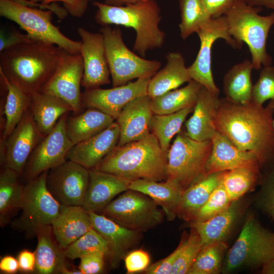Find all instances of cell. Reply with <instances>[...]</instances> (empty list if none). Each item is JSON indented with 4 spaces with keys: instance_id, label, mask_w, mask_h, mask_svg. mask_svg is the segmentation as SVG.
<instances>
[{
    "instance_id": "cell-28",
    "label": "cell",
    "mask_w": 274,
    "mask_h": 274,
    "mask_svg": "<svg viewBox=\"0 0 274 274\" xmlns=\"http://www.w3.org/2000/svg\"><path fill=\"white\" fill-rule=\"evenodd\" d=\"M166 59L165 66L151 77L149 82L147 92L151 98L176 89L192 80L181 53H168Z\"/></svg>"
},
{
    "instance_id": "cell-33",
    "label": "cell",
    "mask_w": 274,
    "mask_h": 274,
    "mask_svg": "<svg viewBox=\"0 0 274 274\" xmlns=\"http://www.w3.org/2000/svg\"><path fill=\"white\" fill-rule=\"evenodd\" d=\"M253 69L251 60L246 59L234 65L226 72L222 85L225 97L240 104L251 101Z\"/></svg>"
},
{
    "instance_id": "cell-34",
    "label": "cell",
    "mask_w": 274,
    "mask_h": 274,
    "mask_svg": "<svg viewBox=\"0 0 274 274\" xmlns=\"http://www.w3.org/2000/svg\"><path fill=\"white\" fill-rule=\"evenodd\" d=\"M202 86L192 80L184 87L169 91L151 99L154 114H172L188 107H194Z\"/></svg>"
},
{
    "instance_id": "cell-52",
    "label": "cell",
    "mask_w": 274,
    "mask_h": 274,
    "mask_svg": "<svg viewBox=\"0 0 274 274\" xmlns=\"http://www.w3.org/2000/svg\"><path fill=\"white\" fill-rule=\"evenodd\" d=\"M17 258L20 271L25 272L36 271V257L35 251L32 252L27 249L23 250L19 252Z\"/></svg>"
},
{
    "instance_id": "cell-32",
    "label": "cell",
    "mask_w": 274,
    "mask_h": 274,
    "mask_svg": "<svg viewBox=\"0 0 274 274\" xmlns=\"http://www.w3.org/2000/svg\"><path fill=\"white\" fill-rule=\"evenodd\" d=\"M114 120L103 112L89 108L77 116L67 117L66 132L74 146L101 132Z\"/></svg>"
},
{
    "instance_id": "cell-57",
    "label": "cell",
    "mask_w": 274,
    "mask_h": 274,
    "mask_svg": "<svg viewBox=\"0 0 274 274\" xmlns=\"http://www.w3.org/2000/svg\"><path fill=\"white\" fill-rule=\"evenodd\" d=\"M13 2H14L15 3L25 5L27 6L29 4V1L28 0H11ZM33 3H38V2L42 1V0H29Z\"/></svg>"
},
{
    "instance_id": "cell-24",
    "label": "cell",
    "mask_w": 274,
    "mask_h": 274,
    "mask_svg": "<svg viewBox=\"0 0 274 274\" xmlns=\"http://www.w3.org/2000/svg\"><path fill=\"white\" fill-rule=\"evenodd\" d=\"M220 99L201 87L193 114L185 123L186 133L190 138L200 142L212 140L217 131L215 123Z\"/></svg>"
},
{
    "instance_id": "cell-18",
    "label": "cell",
    "mask_w": 274,
    "mask_h": 274,
    "mask_svg": "<svg viewBox=\"0 0 274 274\" xmlns=\"http://www.w3.org/2000/svg\"><path fill=\"white\" fill-rule=\"evenodd\" d=\"M81 38L80 54L84 73L81 86L86 90L109 84L110 71L101 33H94L82 27L78 29Z\"/></svg>"
},
{
    "instance_id": "cell-2",
    "label": "cell",
    "mask_w": 274,
    "mask_h": 274,
    "mask_svg": "<svg viewBox=\"0 0 274 274\" xmlns=\"http://www.w3.org/2000/svg\"><path fill=\"white\" fill-rule=\"evenodd\" d=\"M67 52L48 42H24L1 52L0 73L31 95L41 91Z\"/></svg>"
},
{
    "instance_id": "cell-48",
    "label": "cell",
    "mask_w": 274,
    "mask_h": 274,
    "mask_svg": "<svg viewBox=\"0 0 274 274\" xmlns=\"http://www.w3.org/2000/svg\"><path fill=\"white\" fill-rule=\"evenodd\" d=\"M103 252H95L80 258L79 269L82 274H97L100 273L104 267L105 257Z\"/></svg>"
},
{
    "instance_id": "cell-17",
    "label": "cell",
    "mask_w": 274,
    "mask_h": 274,
    "mask_svg": "<svg viewBox=\"0 0 274 274\" xmlns=\"http://www.w3.org/2000/svg\"><path fill=\"white\" fill-rule=\"evenodd\" d=\"M151 77H144L132 82L113 87L86 90L82 95V106L99 110L116 120L123 108L133 99L148 95Z\"/></svg>"
},
{
    "instance_id": "cell-41",
    "label": "cell",
    "mask_w": 274,
    "mask_h": 274,
    "mask_svg": "<svg viewBox=\"0 0 274 274\" xmlns=\"http://www.w3.org/2000/svg\"><path fill=\"white\" fill-rule=\"evenodd\" d=\"M65 256L70 259L103 252L110 255V248L106 239L93 228L63 250Z\"/></svg>"
},
{
    "instance_id": "cell-55",
    "label": "cell",
    "mask_w": 274,
    "mask_h": 274,
    "mask_svg": "<svg viewBox=\"0 0 274 274\" xmlns=\"http://www.w3.org/2000/svg\"><path fill=\"white\" fill-rule=\"evenodd\" d=\"M148 0H106L105 3L114 6H122Z\"/></svg>"
},
{
    "instance_id": "cell-59",
    "label": "cell",
    "mask_w": 274,
    "mask_h": 274,
    "mask_svg": "<svg viewBox=\"0 0 274 274\" xmlns=\"http://www.w3.org/2000/svg\"><path fill=\"white\" fill-rule=\"evenodd\" d=\"M87 1L89 2L92 1H94V0H87Z\"/></svg>"
},
{
    "instance_id": "cell-10",
    "label": "cell",
    "mask_w": 274,
    "mask_h": 274,
    "mask_svg": "<svg viewBox=\"0 0 274 274\" xmlns=\"http://www.w3.org/2000/svg\"><path fill=\"white\" fill-rule=\"evenodd\" d=\"M101 211L118 224L141 233L160 224L163 213L149 196L128 189L111 201Z\"/></svg>"
},
{
    "instance_id": "cell-29",
    "label": "cell",
    "mask_w": 274,
    "mask_h": 274,
    "mask_svg": "<svg viewBox=\"0 0 274 274\" xmlns=\"http://www.w3.org/2000/svg\"><path fill=\"white\" fill-rule=\"evenodd\" d=\"M224 172L207 174L184 190L177 209V216L191 222L221 183Z\"/></svg>"
},
{
    "instance_id": "cell-9",
    "label": "cell",
    "mask_w": 274,
    "mask_h": 274,
    "mask_svg": "<svg viewBox=\"0 0 274 274\" xmlns=\"http://www.w3.org/2000/svg\"><path fill=\"white\" fill-rule=\"evenodd\" d=\"M212 147L211 140L197 141L180 131L167 154V179L177 181L184 191L207 175L206 164Z\"/></svg>"
},
{
    "instance_id": "cell-56",
    "label": "cell",
    "mask_w": 274,
    "mask_h": 274,
    "mask_svg": "<svg viewBox=\"0 0 274 274\" xmlns=\"http://www.w3.org/2000/svg\"><path fill=\"white\" fill-rule=\"evenodd\" d=\"M261 272L264 274H274V260H272L263 265Z\"/></svg>"
},
{
    "instance_id": "cell-46",
    "label": "cell",
    "mask_w": 274,
    "mask_h": 274,
    "mask_svg": "<svg viewBox=\"0 0 274 274\" xmlns=\"http://www.w3.org/2000/svg\"><path fill=\"white\" fill-rule=\"evenodd\" d=\"M187 233L182 236L177 248L168 256L152 265H149L144 271L146 274H170L172 268L185 246L188 238Z\"/></svg>"
},
{
    "instance_id": "cell-16",
    "label": "cell",
    "mask_w": 274,
    "mask_h": 274,
    "mask_svg": "<svg viewBox=\"0 0 274 274\" xmlns=\"http://www.w3.org/2000/svg\"><path fill=\"white\" fill-rule=\"evenodd\" d=\"M44 136L34 121L30 108L4 142L1 162L21 175L32 151Z\"/></svg>"
},
{
    "instance_id": "cell-7",
    "label": "cell",
    "mask_w": 274,
    "mask_h": 274,
    "mask_svg": "<svg viewBox=\"0 0 274 274\" xmlns=\"http://www.w3.org/2000/svg\"><path fill=\"white\" fill-rule=\"evenodd\" d=\"M53 13L11 0H0V15L16 23L32 39L53 44L70 53H80L81 42L67 38L52 23Z\"/></svg>"
},
{
    "instance_id": "cell-5",
    "label": "cell",
    "mask_w": 274,
    "mask_h": 274,
    "mask_svg": "<svg viewBox=\"0 0 274 274\" xmlns=\"http://www.w3.org/2000/svg\"><path fill=\"white\" fill-rule=\"evenodd\" d=\"M261 7H252L243 0H237L224 15L230 35L250 50L253 69L271 65L272 60L267 52L269 31L274 25V11L266 16L258 13Z\"/></svg>"
},
{
    "instance_id": "cell-44",
    "label": "cell",
    "mask_w": 274,
    "mask_h": 274,
    "mask_svg": "<svg viewBox=\"0 0 274 274\" xmlns=\"http://www.w3.org/2000/svg\"><path fill=\"white\" fill-rule=\"evenodd\" d=\"M267 100H274V66L271 65L261 69L252 91L251 101L263 105Z\"/></svg>"
},
{
    "instance_id": "cell-19",
    "label": "cell",
    "mask_w": 274,
    "mask_h": 274,
    "mask_svg": "<svg viewBox=\"0 0 274 274\" xmlns=\"http://www.w3.org/2000/svg\"><path fill=\"white\" fill-rule=\"evenodd\" d=\"M148 95L137 97L128 102L117 118L120 137L117 146L141 140L150 134L154 115Z\"/></svg>"
},
{
    "instance_id": "cell-14",
    "label": "cell",
    "mask_w": 274,
    "mask_h": 274,
    "mask_svg": "<svg viewBox=\"0 0 274 274\" xmlns=\"http://www.w3.org/2000/svg\"><path fill=\"white\" fill-rule=\"evenodd\" d=\"M89 182V169L66 160L50 169L46 177L49 191L62 205L82 206Z\"/></svg>"
},
{
    "instance_id": "cell-12",
    "label": "cell",
    "mask_w": 274,
    "mask_h": 274,
    "mask_svg": "<svg viewBox=\"0 0 274 274\" xmlns=\"http://www.w3.org/2000/svg\"><path fill=\"white\" fill-rule=\"evenodd\" d=\"M199 38V50L193 63L188 67L192 80L213 93L219 95L212 71V48L218 39H224L233 48L240 49L243 45L235 40L229 34L224 15L211 18L203 24L196 32Z\"/></svg>"
},
{
    "instance_id": "cell-6",
    "label": "cell",
    "mask_w": 274,
    "mask_h": 274,
    "mask_svg": "<svg viewBox=\"0 0 274 274\" xmlns=\"http://www.w3.org/2000/svg\"><path fill=\"white\" fill-rule=\"evenodd\" d=\"M274 260V232L264 227L253 214H249L242 230L228 251L222 271L241 268L262 267Z\"/></svg>"
},
{
    "instance_id": "cell-58",
    "label": "cell",
    "mask_w": 274,
    "mask_h": 274,
    "mask_svg": "<svg viewBox=\"0 0 274 274\" xmlns=\"http://www.w3.org/2000/svg\"><path fill=\"white\" fill-rule=\"evenodd\" d=\"M268 105L272 108L274 110V100H270ZM273 126H274V119H273Z\"/></svg>"
},
{
    "instance_id": "cell-36",
    "label": "cell",
    "mask_w": 274,
    "mask_h": 274,
    "mask_svg": "<svg viewBox=\"0 0 274 274\" xmlns=\"http://www.w3.org/2000/svg\"><path fill=\"white\" fill-rule=\"evenodd\" d=\"M261 168L239 167L225 171L222 183L231 201L238 200L260 183L263 177Z\"/></svg>"
},
{
    "instance_id": "cell-26",
    "label": "cell",
    "mask_w": 274,
    "mask_h": 274,
    "mask_svg": "<svg viewBox=\"0 0 274 274\" xmlns=\"http://www.w3.org/2000/svg\"><path fill=\"white\" fill-rule=\"evenodd\" d=\"M51 226L57 243L63 250L93 228L88 212L81 206L62 205Z\"/></svg>"
},
{
    "instance_id": "cell-11",
    "label": "cell",
    "mask_w": 274,
    "mask_h": 274,
    "mask_svg": "<svg viewBox=\"0 0 274 274\" xmlns=\"http://www.w3.org/2000/svg\"><path fill=\"white\" fill-rule=\"evenodd\" d=\"M48 171L28 180L24 187L20 207L22 214L16 225L30 235H36L37 231L42 227L51 225L61 210L62 204L47 187Z\"/></svg>"
},
{
    "instance_id": "cell-31",
    "label": "cell",
    "mask_w": 274,
    "mask_h": 274,
    "mask_svg": "<svg viewBox=\"0 0 274 274\" xmlns=\"http://www.w3.org/2000/svg\"><path fill=\"white\" fill-rule=\"evenodd\" d=\"M29 108L36 125L44 137L53 129L62 116L73 111L72 107L63 100L42 92L30 95Z\"/></svg>"
},
{
    "instance_id": "cell-4",
    "label": "cell",
    "mask_w": 274,
    "mask_h": 274,
    "mask_svg": "<svg viewBox=\"0 0 274 274\" xmlns=\"http://www.w3.org/2000/svg\"><path fill=\"white\" fill-rule=\"evenodd\" d=\"M96 22L103 26L115 24L132 28L136 38L133 49L142 57L148 50L161 48L165 34L159 27L160 9L155 0H148L122 6H114L98 2Z\"/></svg>"
},
{
    "instance_id": "cell-50",
    "label": "cell",
    "mask_w": 274,
    "mask_h": 274,
    "mask_svg": "<svg viewBox=\"0 0 274 274\" xmlns=\"http://www.w3.org/2000/svg\"><path fill=\"white\" fill-rule=\"evenodd\" d=\"M206 10L212 18L225 15L237 0H201Z\"/></svg>"
},
{
    "instance_id": "cell-49",
    "label": "cell",
    "mask_w": 274,
    "mask_h": 274,
    "mask_svg": "<svg viewBox=\"0 0 274 274\" xmlns=\"http://www.w3.org/2000/svg\"><path fill=\"white\" fill-rule=\"evenodd\" d=\"M32 39L27 33L23 34L16 28L10 29L5 33L2 29L0 35V52L13 46L31 41Z\"/></svg>"
},
{
    "instance_id": "cell-20",
    "label": "cell",
    "mask_w": 274,
    "mask_h": 274,
    "mask_svg": "<svg viewBox=\"0 0 274 274\" xmlns=\"http://www.w3.org/2000/svg\"><path fill=\"white\" fill-rule=\"evenodd\" d=\"M120 137L118 124L114 122L99 133L72 147L66 160L91 169L96 167L117 145Z\"/></svg>"
},
{
    "instance_id": "cell-13",
    "label": "cell",
    "mask_w": 274,
    "mask_h": 274,
    "mask_svg": "<svg viewBox=\"0 0 274 274\" xmlns=\"http://www.w3.org/2000/svg\"><path fill=\"white\" fill-rule=\"evenodd\" d=\"M68 113L60 117L53 129L38 143L31 154L24 169L28 180L66 161L67 153L73 146L66 132Z\"/></svg>"
},
{
    "instance_id": "cell-51",
    "label": "cell",
    "mask_w": 274,
    "mask_h": 274,
    "mask_svg": "<svg viewBox=\"0 0 274 274\" xmlns=\"http://www.w3.org/2000/svg\"><path fill=\"white\" fill-rule=\"evenodd\" d=\"M61 2L68 13L74 17H82L88 7L87 0H42L41 3L44 5H49L54 2Z\"/></svg>"
},
{
    "instance_id": "cell-21",
    "label": "cell",
    "mask_w": 274,
    "mask_h": 274,
    "mask_svg": "<svg viewBox=\"0 0 274 274\" xmlns=\"http://www.w3.org/2000/svg\"><path fill=\"white\" fill-rule=\"evenodd\" d=\"M211 141L212 147L206 164L207 174L243 167L261 169L253 154L239 149L220 132L217 131Z\"/></svg>"
},
{
    "instance_id": "cell-27",
    "label": "cell",
    "mask_w": 274,
    "mask_h": 274,
    "mask_svg": "<svg viewBox=\"0 0 274 274\" xmlns=\"http://www.w3.org/2000/svg\"><path fill=\"white\" fill-rule=\"evenodd\" d=\"M129 189L141 192L152 199L161 207L168 221H173L177 217L184 191L177 181L168 179L162 181L138 179L130 181Z\"/></svg>"
},
{
    "instance_id": "cell-39",
    "label": "cell",
    "mask_w": 274,
    "mask_h": 274,
    "mask_svg": "<svg viewBox=\"0 0 274 274\" xmlns=\"http://www.w3.org/2000/svg\"><path fill=\"white\" fill-rule=\"evenodd\" d=\"M227 246L225 242L202 246L188 274H217L222 271Z\"/></svg>"
},
{
    "instance_id": "cell-37",
    "label": "cell",
    "mask_w": 274,
    "mask_h": 274,
    "mask_svg": "<svg viewBox=\"0 0 274 274\" xmlns=\"http://www.w3.org/2000/svg\"><path fill=\"white\" fill-rule=\"evenodd\" d=\"M193 109L194 107H188L172 114L153 115L151 131L157 138L163 151L168 153L172 138L181 131L186 117Z\"/></svg>"
},
{
    "instance_id": "cell-23",
    "label": "cell",
    "mask_w": 274,
    "mask_h": 274,
    "mask_svg": "<svg viewBox=\"0 0 274 274\" xmlns=\"http://www.w3.org/2000/svg\"><path fill=\"white\" fill-rule=\"evenodd\" d=\"M130 182L112 174L89 169L88 187L81 206L87 212L101 211L117 195L129 189Z\"/></svg>"
},
{
    "instance_id": "cell-42",
    "label": "cell",
    "mask_w": 274,
    "mask_h": 274,
    "mask_svg": "<svg viewBox=\"0 0 274 274\" xmlns=\"http://www.w3.org/2000/svg\"><path fill=\"white\" fill-rule=\"evenodd\" d=\"M231 202L221 182L191 223L203 222L211 218L227 209Z\"/></svg>"
},
{
    "instance_id": "cell-45",
    "label": "cell",
    "mask_w": 274,
    "mask_h": 274,
    "mask_svg": "<svg viewBox=\"0 0 274 274\" xmlns=\"http://www.w3.org/2000/svg\"><path fill=\"white\" fill-rule=\"evenodd\" d=\"M260 185L256 197V204L274 220V166L266 171Z\"/></svg>"
},
{
    "instance_id": "cell-30",
    "label": "cell",
    "mask_w": 274,
    "mask_h": 274,
    "mask_svg": "<svg viewBox=\"0 0 274 274\" xmlns=\"http://www.w3.org/2000/svg\"><path fill=\"white\" fill-rule=\"evenodd\" d=\"M242 211L239 199L231 202L223 211L203 221L191 223L202 245L224 242L230 234Z\"/></svg>"
},
{
    "instance_id": "cell-1",
    "label": "cell",
    "mask_w": 274,
    "mask_h": 274,
    "mask_svg": "<svg viewBox=\"0 0 274 274\" xmlns=\"http://www.w3.org/2000/svg\"><path fill=\"white\" fill-rule=\"evenodd\" d=\"M273 115L269 105L240 104L224 97L220 99L216 126L239 149L253 154L267 170L274 166Z\"/></svg>"
},
{
    "instance_id": "cell-40",
    "label": "cell",
    "mask_w": 274,
    "mask_h": 274,
    "mask_svg": "<svg viewBox=\"0 0 274 274\" xmlns=\"http://www.w3.org/2000/svg\"><path fill=\"white\" fill-rule=\"evenodd\" d=\"M181 21L180 36L185 40L200 26L212 18L204 8L201 0H179Z\"/></svg>"
},
{
    "instance_id": "cell-15",
    "label": "cell",
    "mask_w": 274,
    "mask_h": 274,
    "mask_svg": "<svg viewBox=\"0 0 274 274\" xmlns=\"http://www.w3.org/2000/svg\"><path fill=\"white\" fill-rule=\"evenodd\" d=\"M83 73L80 53L67 52L40 92L61 98L72 107L73 112L79 113L82 106L80 86Z\"/></svg>"
},
{
    "instance_id": "cell-22",
    "label": "cell",
    "mask_w": 274,
    "mask_h": 274,
    "mask_svg": "<svg viewBox=\"0 0 274 274\" xmlns=\"http://www.w3.org/2000/svg\"><path fill=\"white\" fill-rule=\"evenodd\" d=\"M88 212L93 228L109 245L111 266L116 267L128 250L140 241L142 233L126 228L104 215Z\"/></svg>"
},
{
    "instance_id": "cell-25",
    "label": "cell",
    "mask_w": 274,
    "mask_h": 274,
    "mask_svg": "<svg viewBox=\"0 0 274 274\" xmlns=\"http://www.w3.org/2000/svg\"><path fill=\"white\" fill-rule=\"evenodd\" d=\"M37 246L36 271L41 274H82L79 269L70 270L66 266L63 250L54 239L51 225L42 227L36 232Z\"/></svg>"
},
{
    "instance_id": "cell-3",
    "label": "cell",
    "mask_w": 274,
    "mask_h": 274,
    "mask_svg": "<svg viewBox=\"0 0 274 274\" xmlns=\"http://www.w3.org/2000/svg\"><path fill=\"white\" fill-rule=\"evenodd\" d=\"M167 153L151 133L141 140L116 146L94 168L130 181L145 179L162 181L167 179Z\"/></svg>"
},
{
    "instance_id": "cell-38",
    "label": "cell",
    "mask_w": 274,
    "mask_h": 274,
    "mask_svg": "<svg viewBox=\"0 0 274 274\" xmlns=\"http://www.w3.org/2000/svg\"><path fill=\"white\" fill-rule=\"evenodd\" d=\"M19 175L14 170L5 167L0 175L1 223L11 212L20 208L24 187L19 180Z\"/></svg>"
},
{
    "instance_id": "cell-47",
    "label": "cell",
    "mask_w": 274,
    "mask_h": 274,
    "mask_svg": "<svg viewBox=\"0 0 274 274\" xmlns=\"http://www.w3.org/2000/svg\"><path fill=\"white\" fill-rule=\"evenodd\" d=\"M124 261L127 273H134L144 271L149 266L150 258L147 252L140 249L128 253Z\"/></svg>"
},
{
    "instance_id": "cell-8",
    "label": "cell",
    "mask_w": 274,
    "mask_h": 274,
    "mask_svg": "<svg viewBox=\"0 0 274 274\" xmlns=\"http://www.w3.org/2000/svg\"><path fill=\"white\" fill-rule=\"evenodd\" d=\"M100 32L104 39L113 87L126 84L136 78L152 77L160 67L161 62L144 59L129 50L120 28L103 26Z\"/></svg>"
},
{
    "instance_id": "cell-53",
    "label": "cell",
    "mask_w": 274,
    "mask_h": 274,
    "mask_svg": "<svg viewBox=\"0 0 274 274\" xmlns=\"http://www.w3.org/2000/svg\"><path fill=\"white\" fill-rule=\"evenodd\" d=\"M0 270L9 274L15 273L19 270L17 258L11 255H6L0 260Z\"/></svg>"
},
{
    "instance_id": "cell-54",
    "label": "cell",
    "mask_w": 274,
    "mask_h": 274,
    "mask_svg": "<svg viewBox=\"0 0 274 274\" xmlns=\"http://www.w3.org/2000/svg\"><path fill=\"white\" fill-rule=\"evenodd\" d=\"M252 7H264L274 11V0H243Z\"/></svg>"
},
{
    "instance_id": "cell-43",
    "label": "cell",
    "mask_w": 274,
    "mask_h": 274,
    "mask_svg": "<svg viewBox=\"0 0 274 274\" xmlns=\"http://www.w3.org/2000/svg\"><path fill=\"white\" fill-rule=\"evenodd\" d=\"M202 246L199 235L192 228L187 242L175 262L170 274H188Z\"/></svg>"
},
{
    "instance_id": "cell-35",
    "label": "cell",
    "mask_w": 274,
    "mask_h": 274,
    "mask_svg": "<svg viewBox=\"0 0 274 274\" xmlns=\"http://www.w3.org/2000/svg\"><path fill=\"white\" fill-rule=\"evenodd\" d=\"M1 81L5 86L7 94L5 105L6 117L5 127L2 135L5 141L21 121L30 104V95L9 81L0 73Z\"/></svg>"
}]
</instances>
